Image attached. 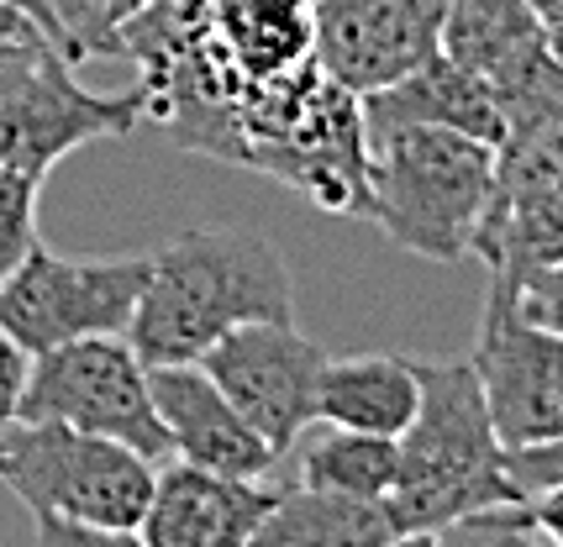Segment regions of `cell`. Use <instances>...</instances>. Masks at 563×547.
Returning a JSON list of instances; mask_svg holds the SVG:
<instances>
[{
  "mask_svg": "<svg viewBox=\"0 0 563 547\" xmlns=\"http://www.w3.org/2000/svg\"><path fill=\"white\" fill-rule=\"evenodd\" d=\"M274 505V479H227L185 458L153 469V500L143 511V547H247Z\"/></svg>",
  "mask_w": 563,
  "mask_h": 547,
  "instance_id": "obj_13",
  "label": "cell"
},
{
  "mask_svg": "<svg viewBox=\"0 0 563 547\" xmlns=\"http://www.w3.org/2000/svg\"><path fill=\"white\" fill-rule=\"evenodd\" d=\"M468 364L506 453L563 437V337L516 305V284L506 274H490Z\"/></svg>",
  "mask_w": 563,
  "mask_h": 547,
  "instance_id": "obj_8",
  "label": "cell"
},
{
  "mask_svg": "<svg viewBox=\"0 0 563 547\" xmlns=\"http://www.w3.org/2000/svg\"><path fill=\"white\" fill-rule=\"evenodd\" d=\"M243 322H295L285 253L247 226H190L147 253V284L126 322V343L147 369L196 364Z\"/></svg>",
  "mask_w": 563,
  "mask_h": 547,
  "instance_id": "obj_1",
  "label": "cell"
},
{
  "mask_svg": "<svg viewBox=\"0 0 563 547\" xmlns=\"http://www.w3.org/2000/svg\"><path fill=\"white\" fill-rule=\"evenodd\" d=\"M43 48H53V43H43V37H0V96L37 64Z\"/></svg>",
  "mask_w": 563,
  "mask_h": 547,
  "instance_id": "obj_27",
  "label": "cell"
},
{
  "mask_svg": "<svg viewBox=\"0 0 563 547\" xmlns=\"http://www.w3.org/2000/svg\"><path fill=\"white\" fill-rule=\"evenodd\" d=\"M147 284V253L126 258H69V253L37 248L0 279V332L32 358L74 337L117 332L137 311Z\"/></svg>",
  "mask_w": 563,
  "mask_h": 547,
  "instance_id": "obj_7",
  "label": "cell"
},
{
  "mask_svg": "<svg viewBox=\"0 0 563 547\" xmlns=\"http://www.w3.org/2000/svg\"><path fill=\"white\" fill-rule=\"evenodd\" d=\"M147 122V90L100 96L74 79V58L43 48L5 96H0V164L32 179H48L58 158H69L85 143L126 137Z\"/></svg>",
  "mask_w": 563,
  "mask_h": 547,
  "instance_id": "obj_10",
  "label": "cell"
},
{
  "mask_svg": "<svg viewBox=\"0 0 563 547\" xmlns=\"http://www.w3.org/2000/svg\"><path fill=\"white\" fill-rule=\"evenodd\" d=\"M158 422L169 432V458H185L196 469L227 473V479H274L285 458L232 411V400L211 384L200 364H158L147 369Z\"/></svg>",
  "mask_w": 563,
  "mask_h": 547,
  "instance_id": "obj_14",
  "label": "cell"
},
{
  "mask_svg": "<svg viewBox=\"0 0 563 547\" xmlns=\"http://www.w3.org/2000/svg\"><path fill=\"white\" fill-rule=\"evenodd\" d=\"M527 511H532V522H538L542 543L548 547H563V479L559 484H542L527 495Z\"/></svg>",
  "mask_w": 563,
  "mask_h": 547,
  "instance_id": "obj_26",
  "label": "cell"
},
{
  "mask_svg": "<svg viewBox=\"0 0 563 547\" xmlns=\"http://www.w3.org/2000/svg\"><path fill=\"white\" fill-rule=\"evenodd\" d=\"M395 522L385 500H353L306 484H274L269 516L253 532V547H390Z\"/></svg>",
  "mask_w": 563,
  "mask_h": 547,
  "instance_id": "obj_17",
  "label": "cell"
},
{
  "mask_svg": "<svg viewBox=\"0 0 563 547\" xmlns=\"http://www.w3.org/2000/svg\"><path fill=\"white\" fill-rule=\"evenodd\" d=\"M532 43H542V32L527 11V0H442L438 53L474 69L485 85Z\"/></svg>",
  "mask_w": 563,
  "mask_h": 547,
  "instance_id": "obj_19",
  "label": "cell"
},
{
  "mask_svg": "<svg viewBox=\"0 0 563 547\" xmlns=\"http://www.w3.org/2000/svg\"><path fill=\"white\" fill-rule=\"evenodd\" d=\"M22 379H26V353L0 332V443L5 432L22 422Z\"/></svg>",
  "mask_w": 563,
  "mask_h": 547,
  "instance_id": "obj_25",
  "label": "cell"
},
{
  "mask_svg": "<svg viewBox=\"0 0 563 547\" xmlns=\"http://www.w3.org/2000/svg\"><path fill=\"white\" fill-rule=\"evenodd\" d=\"M421 379L417 358L395 353H343L317 373V422L374 432V437H400L406 422L417 416Z\"/></svg>",
  "mask_w": 563,
  "mask_h": 547,
  "instance_id": "obj_16",
  "label": "cell"
},
{
  "mask_svg": "<svg viewBox=\"0 0 563 547\" xmlns=\"http://www.w3.org/2000/svg\"><path fill=\"white\" fill-rule=\"evenodd\" d=\"M153 469L137 448L58 422H16L0 443V479L43 543H137Z\"/></svg>",
  "mask_w": 563,
  "mask_h": 547,
  "instance_id": "obj_4",
  "label": "cell"
},
{
  "mask_svg": "<svg viewBox=\"0 0 563 547\" xmlns=\"http://www.w3.org/2000/svg\"><path fill=\"white\" fill-rule=\"evenodd\" d=\"M432 543H448V547H538L542 532H538V522H532V511H527V495H511V500L474 505L468 516L442 526Z\"/></svg>",
  "mask_w": 563,
  "mask_h": 547,
  "instance_id": "obj_21",
  "label": "cell"
},
{
  "mask_svg": "<svg viewBox=\"0 0 563 547\" xmlns=\"http://www.w3.org/2000/svg\"><path fill=\"white\" fill-rule=\"evenodd\" d=\"M506 473H511L516 495H532V490H542V484H559L563 479V437L538 443V448L506 453Z\"/></svg>",
  "mask_w": 563,
  "mask_h": 547,
  "instance_id": "obj_24",
  "label": "cell"
},
{
  "mask_svg": "<svg viewBox=\"0 0 563 547\" xmlns=\"http://www.w3.org/2000/svg\"><path fill=\"white\" fill-rule=\"evenodd\" d=\"M0 37H43V32L26 22L16 5H5V0H0ZM43 43H48V37H43Z\"/></svg>",
  "mask_w": 563,
  "mask_h": 547,
  "instance_id": "obj_30",
  "label": "cell"
},
{
  "mask_svg": "<svg viewBox=\"0 0 563 547\" xmlns=\"http://www.w3.org/2000/svg\"><path fill=\"white\" fill-rule=\"evenodd\" d=\"M358 122H364V137H379V132H395V126H453V132L490 143V148L506 132L495 90L474 69L453 64L448 53H432L411 75L390 79L379 90H364L358 96Z\"/></svg>",
  "mask_w": 563,
  "mask_h": 547,
  "instance_id": "obj_15",
  "label": "cell"
},
{
  "mask_svg": "<svg viewBox=\"0 0 563 547\" xmlns=\"http://www.w3.org/2000/svg\"><path fill=\"white\" fill-rule=\"evenodd\" d=\"M417 416L395 437V484L385 511L400 543H432L474 505L511 500L506 448L495 437L468 358H417Z\"/></svg>",
  "mask_w": 563,
  "mask_h": 547,
  "instance_id": "obj_2",
  "label": "cell"
},
{
  "mask_svg": "<svg viewBox=\"0 0 563 547\" xmlns=\"http://www.w3.org/2000/svg\"><path fill=\"white\" fill-rule=\"evenodd\" d=\"M196 364L279 458L317 422V373L327 364V348L311 343L295 322L232 326Z\"/></svg>",
  "mask_w": 563,
  "mask_h": 547,
  "instance_id": "obj_11",
  "label": "cell"
},
{
  "mask_svg": "<svg viewBox=\"0 0 563 547\" xmlns=\"http://www.w3.org/2000/svg\"><path fill=\"white\" fill-rule=\"evenodd\" d=\"M37 196L43 179L0 164V279L37 248Z\"/></svg>",
  "mask_w": 563,
  "mask_h": 547,
  "instance_id": "obj_22",
  "label": "cell"
},
{
  "mask_svg": "<svg viewBox=\"0 0 563 547\" xmlns=\"http://www.w3.org/2000/svg\"><path fill=\"white\" fill-rule=\"evenodd\" d=\"M495 185V148L453 126H395L364 137V205L395 248L459 264L474 253Z\"/></svg>",
  "mask_w": 563,
  "mask_h": 547,
  "instance_id": "obj_3",
  "label": "cell"
},
{
  "mask_svg": "<svg viewBox=\"0 0 563 547\" xmlns=\"http://www.w3.org/2000/svg\"><path fill=\"white\" fill-rule=\"evenodd\" d=\"M285 464H290V484L332 490V495L353 500H385L395 484V437L311 422L290 443Z\"/></svg>",
  "mask_w": 563,
  "mask_h": 547,
  "instance_id": "obj_18",
  "label": "cell"
},
{
  "mask_svg": "<svg viewBox=\"0 0 563 547\" xmlns=\"http://www.w3.org/2000/svg\"><path fill=\"white\" fill-rule=\"evenodd\" d=\"M5 5H16V11H22L26 22L37 26V32L48 37L53 48L64 53V37H58V22H53V5H48V0H5ZM64 58H69V53H64Z\"/></svg>",
  "mask_w": 563,
  "mask_h": 547,
  "instance_id": "obj_29",
  "label": "cell"
},
{
  "mask_svg": "<svg viewBox=\"0 0 563 547\" xmlns=\"http://www.w3.org/2000/svg\"><path fill=\"white\" fill-rule=\"evenodd\" d=\"M511 284H516V305H521L532 322H542L548 332H559L563 337V258L516 274Z\"/></svg>",
  "mask_w": 563,
  "mask_h": 547,
  "instance_id": "obj_23",
  "label": "cell"
},
{
  "mask_svg": "<svg viewBox=\"0 0 563 547\" xmlns=\"http://www.w3.org/2000/svg\"><path fill=\"white\" fill-rule=\"evenodd\" d=\"M221 16L247 79L290 75L311 58V0H227Z\"/></svg>",
  "mask_w": 563,
  "mask_h": 547,
  "instance_id": "obj_20",
  "label": "cell"
},
{
  "mask_svg": "<svg viewBox=\"0 0 563 547\" xmlns=\"http://www.w3.org/2000/svg\"><path fill=\"white\" fill-rule=\"evenodd\" d=\"M442 0H311V64L364 96L438 53Z\"/></svg>",
  "mask_w": 563,
  "mask_h": 547,
  "instance_id": "obj_12",
  "label": "cell"
},
{
  "mask_svg": "<svg viewBox=\"0 0 563 547\" xmlns=\"http://www.w3.org/2000/svg\"><path fill=\"white\" fill-rule=\"evenodd\" d=\"M474 253L506 279L563 258V111L506 122Z\"/></svg>",
  "mask_w": 563,
  "mask_h": 547,
  "instance_id": "obj_9",
  "label": "cell"
},
{
  "mask_svg": "<svg viewBox=\"0 0 563 547\" xmlns=\"http://www.w3.org/2000/svg\"><path fill=\"white\" fill-rule=\"evenodd\" d=\"M22 422H58L74 432H96V437L137 448L153 464L169 458V432L153 405L147 364L117 332L74 337L48 353H32L22 379Z\"/></svg>",
  "mask_w": 563,
  "mask_h": 547,
  "instance_id": "obj_6",
  "label": "cell"
},
{
  "mask_svg": "<svg viewBox=\"0 0 563 547\" xmlns=\"http://www.w3.org/2000/svg\"><path fill=\"white\" fill-rule=\"evenodd\" d=\"M527 11H532V22H538L542 43L553 53H563V0H527Z\"/></svg>",
  "mask_w": 563,
  "mask_h": 547,
  "instance_id": "obj_28",
  "label": "cell"
},
{
  "mask_svg": "<svg viewBox=\"0 0 563 547\" xmlns=\"http://www.w3.org/2000/svg\"><path fill=\"white\" fill-rule=\"evenodd\" d=\"M238 158L295 185L338 216L364 205V122L358 96L306 58L290 79L269 75L238 105Z\"/></svg>",
  "mask_w": 563,
  "mask_h": 547,
  "instance_id": "obj_5",
  "label": "cell"
}]
</instances>
